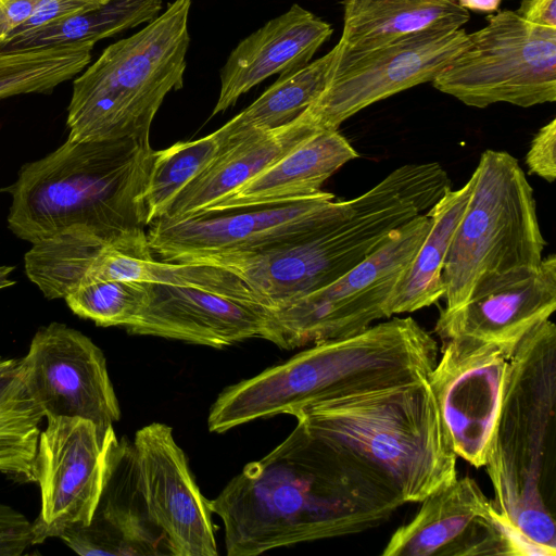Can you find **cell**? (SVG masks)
Returning <instances> with one entry per match:
<instances>
[{
  "instance_id": "obj_1",
  "label": "cell",
  "mask_w": 556,
  "mask_h": 556,
  "mask_svg": "<svg viewBox=\"0 0 556 556\" xmlns=\"http://www.w3.org/2000/svg\"><path fill=\"white\" fill-rule=\"evenodd\" d=\"M403 504L352 455L299 421L208 500L224 523L228 556L361 533L389 520Z\"/></svg>"
},
{
  "instance_id": "obj_2",
  "label": "cell",
  "mask_w": 556,
  "mask_h": 556,
  "mask_svg": "<svg viewBox=\"0 0 556 556\" xmlns=\"http://www.w3.org/2000/svg\"><path fill=\"white\" fill-rule=\"evenodd\" d=\"M445 192L446 182L432 163L405 164L363 194L341 201L328 222L302 238L266 250L200 255L177 263L225 268L273 307L330 285Z\"/></svg>"
},
{
  "instance_id": "obj_3",
  "label": "cell",
  "mask_w": 556,
  "mask_h": 556,
  "mask_svg": "<svg viewBox=\"0 0 556 556\" xmlns=\"http://www.w3.org/2000/svg\"><path fill=\"white\" fill-rule=\"evenodd\" d=\"M438 343L412 317H393L357 333L327 340L226 388L207 426L222 433L247 422L328 400L429 379Z\"/></svg>"
},
{
  "instance_id": "obj_4",
  "label": "cell",
  "mask_w": 556,
  "mask_h": 556,
  "mask_svg": "<svg viewBox=\"0 0 556 556\" xmlns=\"http://www.w3.org/2000/svg\"><path fill=\"white\" fill-rule=\"evenodd\" d=\"M154 150L150 141L67 139L25 164L14 184L8 223L31 244L68 231L111 241L147 226L144 190Z\"/></svg>"
},
{
  "instance_id": "obj_5",
  "label": "cell",
  "mask_w": 556,
  "mask_h": 556,
  "mask_svg": "<svg viewBox=\"0 0 556 556\" xmlns=\"http://www.w3.org/2000/svg\"><path fill=\"white\" fill-rule=\"evenodd\" d=\"M556 326H533L510 356L484 465L498 513L556 555Z\"/></svg>"
},
{
  "instance_id": "obj_6",
  "label": "cell",
  "mask_w": 556,
  "mask_h": 556,
  "mask_svg": "<svg viewBox=\"0 0 556 556\" xmlns=\"http://www.w3.org/2000/svg\"><path fill=\"white\" fill-rule=\"evenodd\" d=\"M293 417L404 503H420L457 478V455L428 379L319 402Z\"/></svg>"
},
{
  "instance_id": "obj_7",
  "label": "cell",
  "mask_w": 556,
  "mask_h": 556,
  "mask_svg": "<svg viewBox=\"0 0 556 556\" xmlns=\"http://www.w3.org/2000/svg\"><path fill=\"white\" fill-rule=\"evenodd\" d=\"M191 0H174L136 34L110 45L74 80L67 139L150 141L165 97L184 84Z\"/></svg>"
},
{
  "instance_id": "obj_8",
  "label": "cell",
  "mask_w": 556,
  "mask_h": 556,
  "mask_svg": "<svg viewBox=\"0 0 556 556\" xmlns=\"http://www.w3.org/2000/svg\"><path fill=\"white\" fill-rule=\"evenodd\" d=\"M444 263L445 309L464 304L484 278L536 267L546 245L533 189L516 157L485 150Z\"/></svg>"
},
{
  "instance_id": "obj_9",
  "label": "cell",
  "mask_w": 556,
  "mask_h": 556,
  "mask_svg": "<svg viewBox=\"0 0 556 556\" xmlns=\"http://www.w3.org/2000/svg\"><path fill=\"white\" fill-rule=\"evenodd\" d=\"M431 226L428 212L399 227L389 240L343 276L312 293L268 309L263 339L283 350L348 337L388 318L393 288Z\"/></svg>"
},
{
  "instance_id": "obj_10",
  "label": "cell",
  "mask_w": 556,
  "mask_h": 556,
  "mask_svg": "<svg viewBox=\"0 0 556 556\" xmlns=\"http://www.w3.org/2000/svg\"><path fill=\"white\" fill-rule=\"evenodd\" d=\"M431 83L480 109L500 102L521 108L555 102L556 29L528 23L511 10L490 14Z\"/></svg>"
},
{
  "instance_id": "obj_11",
  "label": "cell",
  "mask_w": 556,
  "mask_h": 556,
  "mask_svg": "<svg viewBox=\"0 0 556 556\" xmlns=\"http://www.w3.org/2000/svg\"><path fill=\"white\" fill-rule=\"evenodd\" d=\"M340 204L332 193L321 190L282 202L160 217L149 225L147 237L153 254L165 262L261 251L313 232L337 213Z\"/></svg>"
},
{
  "instance_id": "obj_12",
  "label": "cell",
  "mask_w": 556,
  "mask_h": 556,
  "mask_svg": "<svg viewBox=\"0 0 556 556\" xmlns=\"http://www.w3.org/2000/svg\"><path fill=\"white\" fill-rule=\"evenodd\" d=\"M467 46L463 28L413 33L364 51L339 45L332 76L307 111L321 129L338 130L370 104L432 81Z\"/></svg>"
},
{
  "instance_id": "obj_13",
  "label": "cell",
  "mask_w": 556,
  "mask_h": 556,
  "mask_svg": "<svg viewBox=\"0 0 556 556\" xmlns=\"http://www.w3.org/2000/svg\"><path fill=\"white\" fill-rule=\"evenodd\" d=\"M118 439L83 418H48L35 457L41 508L33 523L34 544L88 525L98 506Z\"/></svg>"
},
{
  "instance_id": "obj_14",
  "label": "cell",
  "mask_w": 556,
  "mask_h": 556,
  "mask_svg": "<svg viewBox=\"0 0 556 556\" xmlns=\"http://www.w3.org/2000/svg\"><path fill=\"white\" fill-rule=\"evenodd\" d=\"M428 382L457 456L484 467L515 346L471 337L442 340Z\"/></svg>"
},
{
  "instance_id": "obj_15",
  "label": "cell",
  "mask_w": 556,
  "mask_h": 556,
  "mask_svg": "<svg viewBox=\"0 0 556 556\" xmlns=\"http://www.w3.org/2000/svg\"><path fill=\"white\" fill-rule=\"evenodd\" d=\"M25 386L45 417L83 418L108 430L121 417L102 351L84 333L51 323L21 358Z\"/></svg>"
},
{
  "instance_id": "obj_16",
  "label": "cell",
  "mask_w": 556,
  "mask_h": 556,
  "mask_svg": "<svg viewBox=\"0 0 556 556\" xmlns=\"http://www.w3.org/2000/svg\"><path fill=\"white\" fill-rule=\"evenodd\" d=\"M137 485L167 555L216 556L208 500L201 493L173 429L152 422L131 442Z\"/></svg>"
},
{
  "instance_id": "obj_17",
  "label": "cell",
  "mask_w": 556,
  "mask_h": 556,
  "mask_svg": "<svg viewBox=\"0 0 556 556\" xmlns=\"http://www.w3.org/2000/svg\"><path fill=\"white\" fill-rule=\"evenodd\" d=\"M420 503L410 521L390 536L383 556H519L522 552L521 533L470 477L456 478Z\"/></svg>"
},
{
  "instance_id": "obj_18",
  "label": "cell",
  "mask_w": 556,
  "mask_h": 556,
  "mask_svg": "<svg viewBox=\"0 0 556 556\" xmlns=\"http://www.w3.org/2000/svg\"><path fill=\"white\" fill-rule=\"evenodd\" d=\"M556 309V256L536 267H519L482 279L469 299L443 308L434 332L441 340L471 337L515 346Z\"/></svg>"
},
{
  "instance_id": "obj_19",
  "label": "cell",
  "mask_w": 556,
  "mask_h": 556,
  "mask_svg": "<svg viewBox=\"0 0 556 556\" xmlns=\"http://www.w3.org/2000/svg\"><path fill=\"white\" fill-rule=\"evenodd\" d=\"M267 307L256 301L193 286L148 283V300L131 334L153 336L222 349L264 338Z\"/></svg>"
},
{
  "instance_id": "obj_20",
  "label": "cell",
  "mask_w": 556,
  "mask_h": 556,
  "mask_svg": "<svg viewBox=\"0 0 556 556\" xmlns=\"http://www.w3.org/2000/svg\"><path fill=\"white\" fill-rule=\"evenodd\" d=\"M332 34L329 23L294 3L241 40L220 71V89L212 116L275 74L307 65Z\"/></svg>"
},
{
  "instance_id": "obj_21",
  "label": "cell",
  "mask_w": 556,
  "mask_h": 556,
  "mask_svg": "<svg viewBox=\"0 0 556 556\" xmlns=\"http://www.w3.org/2000/svg\"><path fill=\"white\" fill-rule=\"evenodd\" d=\"M321 128L306 110L277 129L253 134L219 151L170 204L165 218L202 212L229 195Z\"/></svg>"
},
{
  "instance_id": "obj_22",
  "label": "cell",
  "mask_w": 556,
  "mask_h": 556,
  "mask_svg": "<svg viewBox=\"0 0 556 556\" xmlns=\"http://www.w3.org/2000/svg\"><path fill=\"white\" fill-rule=\"evenodd\" d=\"M358 156L338 130L320 129L268 168L204 211L309 197L345 163Z\"/></svg>"
},
{
  "instance_id": "obj_23",
  "label": "cell",
  "mask_w": 556,
  "mask_h": 556,
  "mask_svg": "<svg viewBox=\"0 0 556 556\" xmlns=\"http://www.w3.org/2000/svg\"><path fill=\"white\" fill-rule=\"evenodd\" d=\"M342 51L372 49L428 29H459L469 11L457 0H344Z\"/></svg>"
},
{
  "instance_id": "obj_24",
  "label": "cell",
  "mask_w": 556,
  "mask_h": 556,
  "mask_svg": "<svg viewBox=\"0 0 556 556\" xmlns=\"http://www.w3.org/2000/svg\"><path fill=\"white\" fill-rule=\"evenodd\" d=\"M472 177L459 189H450L427 212L430 229L413 260L395 283L387 302L388 318L437 303L444 295L442 271L454 232L468 204Z\"/></svg>"
},
{
  "instance_id": "obj_25",
  "label": "cell",
  "mask_w": 556,
  "mask_h": 556,
  "mask_svg": "<svg viewBox=\"0 0 556 556\" xmlns=\"http://www.w3.org/2000/svg\"><path fill=\"white\" fill-rule=\"evenodd\" d=\"M339 43L304 67L282 74L247 109L214 131L219 151L247 137L285 126L306 111L326 89L337 62Z\"/></svg>"
},
{
  "instance_id": "obj_26",
  "label": "cell",
  "mask_w": 556,
  "mask_h": 556,
  "mask_svg": "<svg viewBox=\"0 0 556 556\" xmlns=\"http://www.w3.org/2000/svg\"><path fill=\"white\" fill-rule=\"evenodd\" d=\"M91 520L116 534L132 556L167 555L151 525L137 485L131 442L118 440L111 456L101 496Z\"/></svg>"
},
{
  "instance_id": "obj_27",
  "label": "cell",
  "mask_w": 556,
  "mask_h": 556,
  "mask_svg": "<svg viewBox=\"0 0 556 556\" xmlns=\"http://www.w3.org/2000/svg\"><path fill=\"white\" fill-rule=\"evenodd\" d=\"M45 417L29 394L21 358L0 356V472L35 481V457Z\"/></svg>"
},
{
  "instance_id": "obj_28",
  "label": "cell",
  "mask_w": 556,
  "mask_h": 556,
  "mask_svg": "<svg viewBox=\"0 0 556 556\" xmlns=\"http://www.w3.org/2000/svg\"><path fill=\"white\" fill-rule=\"evenodd\" d=\"M162 10V0H111L94 9L48 24L0 50L91 42L147 24Z\"/></svg>"
},
{
  "instance_id": "obj_29",
  "label": "cell",
  "mask_w": 556,
  "mask_h": 556,
  "mask_svg": "<svg viewBox=\"0 0 556 556\" xmlns=\"http://www.w3.org/2000/svg\"><path fill=\"white\" fill-rule=\"evenodd\" d=\"M91 42L0 50V99L45 93L81 73L91 60Z\"/></svg>"
},
{
  "instance_id": "obj_30",
  "label": "cell",
  "mask_w": 556,
  "mask_h": 556,
  "mask_svg": "<svg viewBox=\"0 0 556 556\" xmlns=\"http://www.w3.org/2000/svg\"><path fill=\"white\" fill-rule=\"evenodd\" d=\"M219 153L214 134L154 151L144 190L147 226L163 217L178 193Z\"/></svg>"
},
{
  "instance_id": "obj_31",
  "label": "cell",
  "mask_w": 556,
  "mask_h": 556,
  "mask_svg": "<svg viewBox=\"0 0 556 556\" xmlns=\"http://www.w3.org/2000/svg\"><path fill=\"white\" fill-rule=\"evenodd\" d=\"M64 300L74 314L98 326L126 328L147 303L148 283L93 280L80 285Z\"/></svg>"
},
{
  "instance_id": "obj_32",
  "label": "cell",
  "mask_w": 556,
  "mask_h": 556,
  "mask_svg": "<svg viewBox=\"0 0 556 556\" xmlns=\"http://www.w3.org/2000/svg\"><path fill=\"white\" fill-rule=\"evenodd\" d=\"M156 264L147 231L136 228L103 244L83 283L93 280L152 283Z\"/></svg>"
},
{
  "instance_id": "obj_33",
  "label": "cell",
  "mask_w": 556,
  "mask_h": 556,
  "mask_svg": "<svg viewBox=\"0 0 556 556\" xmlns=\"http://www.w3.org/2000/svg\"><path fill=\"white\" fill-rule=\"evenodd\" d=\"M101 4L92 0H40L30 17L0 41L3 45L20 39L48 24L86 12Z\"/></svg>"
},
{
  "instance_id": "obj_34",
  "label": "cell",
  "mask_w": 556,
  "mask_h": 556,
  "mask_svg": "<svg viewBox=\"0 0 556 556\" xmlns=\"http://www.w3.org/2000/svg\"><path fill=\"white\" fill-rule=\"evenodd\" d=\"M34 545L33 523L10 506L0 504V556H17Z\"/></svg>"
},
{
  "instance_id": "obj_35",
  "label": "cell",
  "mask_w": 556,
  "mask_h": 556,
  "mask_svg": "<svg viewBox=\"0 0 556 556\" xmlns=\"http://www.w3.org/2000/svg\"><path fill=\"white\" fill-rule=\"evenodd\" d=\"M531 174L549 182L556 178V119L544 125L533 137L526 155Z\"/></svg>"
},
{
  "instance_id": "obj_36",
  "label": "cell",
  "mask_w": 556,
  "mask_h": 556,
  "mask_svg": "<svg viewBox=\"0 0 556 556\" xmlns=\"http://www.w3.org/2000/svg\"><path fill=\"white\" fill-rule=\"evenodd\" d=\"M40 0H2L0 3V41L24 24Z\"/></svg>"
},
{
  "instance_id": "obj_37",
  "label": "cell",
  "mask_w": 556,
  "mask_h": 556,
  "mask_svg": "<svg viewBox=\"0 0 556 556\" xmlns=\"http://www.w3.org/2000/svg\"><path fill=\"white\" fill-rule=\"evenodd\" d=\"M516 13L528 23L556 29V0H521Z\"/></svg>"
},
{
  "instance_id": "obj_38",
  "label": "cell",
  "mask_w": 556,
  "mask_h": 556,
  "mask_svg": "<svg viewBox=\"0 0 556 556\" xmlns=\"http://www.w3.org/2000/svg\"><path fill=\"white\" fill-rule=\"evenodd\" d=\"M467 11L494 12L498 10L502 0H457Z\"/></svg>"
},
{
  "instance_id": "obj_39",
  "label": "cell",
  "mask_w": 556,
  "mask_h": 556,
  "mask_svg": "<svg viewBox=\"0 0 556 556\" xmlns=\"http://www.w3.org/2000/svg\"><path fill=\"white\" fill-rule=\"evenodd\" d=\"M13 267L0 266V289L14 285V280L10 278Z\"/></svg>"
},
{
  "instance_id": "obj_40",
  "label": "cell",
  "mask_w": 556,
  "mask_h": 556,
  "mask_svg": "<svg viewBox=\"0 0 556 556\" xmlns=\"http://www.w3.org/2000/svg\"><path fill=\"white\" fill-rule=\"evenodd\" d=\"M92 1H94V2H97L99 4H104V3H106V2H109L111 0H92Z\"/></svg>"
},
{
  "instance_id": "obj_41",
  "label": "cell",
  "mask_w": 556,
  "mask_h": 556,
  "mask_svg": "<svg viewBox=\"0 0 556 556\" xmlns=\"http://www.w3.org/2000/svg\"><path fill=\"white\" fill-rule=\"evenodd\" d=\"M2 0H0V3H1Z\"/></svg>"
}]
</instances>
